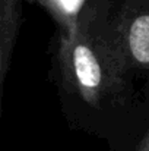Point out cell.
Listing matches in <instances>:
<instances>
[{
    "label": "cell",
    "mask_w": 149,
    "mask_h": 151,
    "mask_svg": "<svg viewBox=\"0 0 149 151\" xmlns=\"http://www.w3.org/2000/svg\"><path fill=\"white\" fill-rule=\"evenodd\" d=\"M130 151H149V129Z\"/></svg>",
    "instance_id": "cell-5"
},
{
    "label": "cell",
    "mask_w": 149,
    "mask_h": 151,
    "mask_svg": "<svg viewBox=\"0 0 149 151\" xmlns=\"http://www.w3.org/2000/svg\"><path fill=\"white\" fill-rule=\"evenodd\" d=\"M47 10L58 25L60 38L69 40L75 35L81 12L88 0H31Z\"/></svg>",
    "instance_id": "cell-4"
},
{
    "label": "cell",
    "mask_w": 149,
    "mask_h": 151,
    "mask_svg": "<svg viewBox=\"0 0 149 151\" xmlns=\"http://www.w3.org/2000/svg\"><path fill=\"white\" fill-rule=\"evenodd\" d=\"M115 27L127 68L149 69V12H121L115 18Z\"/></svg>",
    "instance_id": "cell-2"
},
{
    "label": "cell",
    "mask_w": 149,
    "mask_h": 151,
    "mask_svg": "<svg viewBox=\"0 0 149 151\" xmlns=\"http://www.w3.org/2000/svg\"><path fill=\"white\" fill-rule=\"evenodd\" d=\"M113 0H88L76 32L58 44V65L66 87L91 106L120 93L130 70L118 43Z\"/></svg>",
    "instance_id": "cell-1"
},
{
    "label": "cell",
    "mask_w": 149,
    "mask_h": 151,
    "mask_svg": "<svg viewBox=\"0 0 149 151\" xmlns=\"http://www.w3.org/2000/svg\"><path fill=\"white\" fill-rule=\"evenodd\" d=\"M24 0H0V122L6 76L22 25Z\"/></svg>",
    "instance_id": "cell-3"
}]
</instances>
